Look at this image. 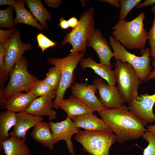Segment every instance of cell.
<instances>
[{
  "label": "cell",
  "instance_id": "1",
  "mask_svg": "<svg viewBox=\"0 0 155 155\" xmlns=\"http://www.w3.org/2000/svg\"><path fill=\"white\" fill-rule=\"evenodd\" d=\"M99 116L115 135L120 143L142 137L147 123L123 105L118 108L98 112Z\"/></svg>",
  "mask_w": 155,
  "mask_h": 155
},
{
  "label": "cell",
  "instance_id": "2",
  "mask_svg": "<svg viewBox=\"0 0 155 155\" xmlns=\"http://www.w3.org/2000/svg\"><path fill=\"white\" fill-rule=\"evenodd\" d=\"M145 18L142 12L131 21L119 20L112 28L113 36L123 45L130 49H144L148 34L144 28Z\"/></svg>",
  "mask_w": 155,
  "mask_h": 155
},
{
  "label": "cell",
  "instance_id": "3",
  "mask_svg": "<svg viewBox=\"0 0 155 155\" xmlns=\"http://www.w3.org/2000/svg\"><path fill=\"white\" fill-rule=\"evenodd\" d=\"M94 12V8L91 7L82 12L78 26L64 37L62 44L69 43L72 46L70 55H73L80 52L84 53L86 51V46L95 29Z\"/></svg>",
  "mask_w": 155,
  "mask_h": 155
},
{
  "label": "cell",
  "instance_id": "4",
  "mask_svg": "<svg viewBox=\"0 0 155 155\" xmlns=\"http://www.w3.org/2000/svg\"><path fill=\"white\" fill-rule=\"evenodd\" d=\"M84 53H79L73 55L69 54L63 58L48 59L49 63L59 69L61 75L60 83L53 102V108L58 109L59 108L64 99L65 92L68 88L71 86L74 80V71L78 63L83 59Z\"/></svg>",
  "mask_w": 155,
  "mask_h": 155
},
{
  "label": "cell",
  "instance_id": "5",
  "mask_svg": "<svg viewBox=\"0 0 155 155\" xmlns=\"http://www.w3.org/2000/svg\"><path fill=\"white\" fill-rule=\"evenodd\" d=\"M74 139L91 155H109L111 147L117 140L111 129L102 131H80Z\"/></svg>",
  "mask_w": 155,
  "mask_h": 155
},
{
  "label": "cell",
  "instance_id": "6",
  "mask_svg": "<svg viewBox=\"0 0 155 155\" xmlns=\"http://www.w3.org/2000/svg\"><path fill=\"white\" fill-rule=\"evenodd\" d=\"M109 40L113 51L115 59L131 65L135 70L141 82H145L152 69L150 63V49L147 48L141 49V56H137L128 52L113 36H109Z\"/></svg>",
  "mask_w": 155,
  "mask_h": 155
},
{
  "label": "cell",
  "instance_id": "7",
  "mask_svg": "<svg viewBox=\"0 0 155 155\" xmlns=\"http://www.w3.org/2000/svg\"><path fill=\"white\" fill-rule=\"evenodd\" d=\"M28 62L22 57L9 73L10 79L0 99L6 100L13 94L24 91L30 92L39 80L28 71Z\"/></svg>",
  "mask_w": 155,
  "mask_h": 155
},
{
  "label": "cell",
  "instance_id": "8",
  "mask_svg": "<svg viewBox=\"0 0 155 155\" xmlns=\"http://www.w3.org/2000/svg\"><path fill=\"white\" fill-rule=\"evenodd\" d=\"M114 71L118 88L125 102L129 103L138 95L139 85L142 83L133 67L127 63L116 60Z\"/></svg>",
  "mask_w": 155,
  "mask_h": 155
},
{
  "label": "cell",
  "instance_id": "9",
  "mask_svg": "<svg viewBox=\"0 0 155 155\" xmlns=\"http://www.w3.org/2000/svg\"><path fill=\"white\" fill-rule=\"evenodd\" d=\"M4 46L6 50L4 81L16 62L22 57L23 54L32 48L30 44L25 43L22 41L20 31L16 29Z\"/></svg>",
  "mask_w": 155,
  "mask_h": 155
},
{
  "label": "cell",
  "instance_id": "10",
  "mask_svg": "<svg viewBox=\"0 0 155 155\" xmlns=\"http://www.w3.org/2000/svg\"><path fill=\"white\" fill-rule=\"evenodd\" d=\"M155 103V94L149 95L147 93L134 97L128 103L129 111L146 122H155V115L153 108Z\"/></svg>",
  "mask_w": 155,
  "mask_h": 155
},
{
  "label": "cell",
  "instance_id": "11",
  "mask_svg": "<svg viewBox=\"0 0 155 155\" xmlns=\"http://www.w3.org/2000/svg\"><path fill=\"white\" fill-rule=\"evenodd\" d=\"M49 124L55 144L61 140L65 141L70 154L75 155L71 137L73 134L79 132L80 129L75 126L72 120L67 117L65 120L60 122H54L50 121Z\"/></svg>",
  "mask_w": 155,
  "mask_h": 155
},
{
  "label": "cell",
  "instance_id": "12",
  "mask_svg": "<svg viewBox=\"0 0 155 155\" xmlns=\"http://www.w3.org/2000/svg\"><path fill=\"white\" fill-rule=\"evenodd\" d=\"M99 94V100L106 109L115 108L123 104V99L117 87L107 84L101 78L94 80Z\"/></svg>",
  "mask_w": 155,
  "mask_h": 155
},
{
  "label": "cell",
  "instance_id": "13",
  "mask_svg": "<svg viewBox=\"0 0 155 155\" xmlns=\"http://www.w3.org/2000/svg\"><path fill=\"white\" fill-rule=\"evenodd\" d=\"M71 90L72 95L95 111L106 109L95 95L98 90L94 84L88 85L86 83L76 82L71 86Z\"/></svg>",
  "mask_w": 155,
  "mask_h": 155
},
{
  "label": "cell",
  "instance_id": "14",
  "mask_svg": "<svg viewBox=\"0 0 155 155\" xmlns=\"http://www.w3.org/2000/svg\"><path fill=\"white\" fill-rule=\"evenodd\" d=\"M88 46L92 48L96 53L100 63L112 69L113 66L111 60L114 57V53L109 44L103 36L99 29H95Z\"/></svg>",
  "mask_w": 155,
  "mask_h": 155
},
{
  "label": "cell",
  "instance_id": "15",
  "mask_svg": "<svg viewBox=\"0 0 155 155\" xmlns=\"http://www.w3.org/2000/svg\"><path fill=\"white\" fill-rule=\"evenodd\" d=\"M43 120L42 117L32 115L26 111L16 113V123L9 135L25 141L28 130Z\"/></svg>",
  "mask_w": 155,
  "mask_h": 155
},
{
  "label": "cell",
  "instance_id": "16",
  "mask_svg": "<svg viewBox=\"0 0 155 155\" xmlns=\"http://www.w3.org/2000/svg\"><path fill=\"white\" fill-rule=\"evenodd\" d=\"M52 98L40 96L36 98L26 111L27 113L40 117L47 116L51 121L57 118V113L54 110V102Z\"/></svg>",
  "mask_w": 155,
  "mask_h": 155
},
{
  "label": "cell",
  "instance_id": "17",
  "mask_svg": "<svg viewBox=\"0 0 155 155\" xmlns=\"http://www.w3.org/2000/svg\"><path fill=\"white\" fill-rule=\"evenodd\" d=\"M75 126L89 131H102L110 129L104 121L92 113L77 116L72 119Z\"/></svg>",
  "mask_w": 155,
  "mask_h": 155
},
{
  "label": "cell",
  "instance_id": "18",
  "mask_svg": "<svg viewBox=\"0 0 155 155\" xmlns=\"http://www.w3.org/2000/svg\"><path fill=\"white\" fill-rule=\"evenodd\" d=\"M36 98L30 92L17 93L5 100L4 108L15 113L26 111Z\"/></svg>",
  "mask_w": 155,
  "mask_h": 155
},
{
  "label": "cell",
  "instance_id": "19",
  "mask_svg": "<svg viewBox=\"0 0 155 155\" xmlns=\"http://www.w3.org/2000/svg\"><path fill=\"white\" fill-rule=\"evenodd\" d=\"M80 64L82 69L87 68L92 69L95 73L106 80L108 85H115L116 81L114 71L106 66L96 62L90 57L83 58Z\"/></svg>",
  "mask_w": 155,
  "mask_h": 155
},
{
  "label": "cell",
  "instance_id": "20",
  "mask_svg": "<svg viewBox=\"0 0 155 155\" xmlns=\"http://www.w3.org/2000/svg\"><path fill=\"white\" fill-rule=\"evenodd\" d=\"M59 108L72 119L77 116L95 111L73 95L70 96L68 99H64Z\"/></svg>",
  "mask_w": 155,
  "mask_h": 155
},
{
  "label": "cell",
  "instance_id": "21",
  "mask_svg": "<svg viewBox=\"0 0 155 155\" xmlns=\"http://www.w3.org/2000/svg\"><path fill=\"white\" fill-rule=\"evenodd\" d=\"M31 136L44 147L49 148L50 150H53L55 144L49 123L43 121L38 123L31 132Z\"/></svg>",
  "mask_w": 155,
  "mask_h": 155
},
{
  "label": "cell",
  "instance_id": "22",
  "mask_svg": "<svg viewBox=\"0 0 155 155\" xmlns=\"http://www.w3.org/2000/svg\"><path fill=\"white\" fill-rule=\"evenodd\" d=\"M24 140L11 136L0 142V149L6 155H30V151Z\"/></svg>",
  "mask_w": 155,
  "mask_h": 155
},
{
  "label": "cell",
  "instance_id": "23",
  "mask_svg": "<svg viewBox=\"0 0 155 155\" xmlns=\"http://www.w3.org/2000/svg\"><path fill=\"white\" fill-rule=\"evenodd\" d=\"M28 7L37 21H38L43 29H47L48 26L46 20L52 21L51 13L43 6L40 0H26Z\"/></svg>",
  "mask_w": 155,
  "mask_h": 155
},
{
  "label": "cell",
  "instance_id": "24",
  "mask_svg": "<svg viewBox=\"0 0 155 155\" xmlns=\"http://www.w3.org/2000/svg\"><path fill=\"white\" fill-rule=\"evenodd\" d=\"M26 0H17L13 8L16 14L14 19V23L24 24L36 28L40 30L43 29L34 18L32 13L25 7Z\"/></svg>",
  "mask_w": 155,
  "mask_h": 155
},
{
  "label": "cell",
  "instance_id": "25",
  "mask_svg": "<svg viewBox=\"0 0 155 155\" xmlns=\"http://www.w3.org/2000/svg\"><path fill=\"white\" fill-rule=\"evenodd\" d=\"M16 122V113L7 110L0 115V142L9 136V131L14 126Z\"/></svg>",
  "mask_w": 155,
  "mask_h": 155
},
{
  "label": "cell",
  "instance_id": "26",
  "mask_svg": "<svg viewBox=\"0 0 155 155\" xmlns=\"http://www.w3.org/2000/svg\"><path fill=\"white\" fill-rule=\"evenodd\" d=\"M36 98L40 96L55 98L56 91L46 83L43 80H38L30 92Z\"/></svg>",
  "mask_w": 155,
  "mask_h": 155
},
{
  "label": "cell",
  "instance_id": "27",
  "mask_svg": "<svg viewBox=\"0 0 155 155\" xmlns=\"http://www.w3.org/2000/svg\"><path fill=\"white\" fill-rule=\"evenodd\" d=\"M14 9L9 7L5 9L0 10V27L1 29L14 28L15 26L14 19L13 16Z\"/></svg>",
  "mask_w": 155,
  "mask_h": 155
},
{
  "label": "cell",
  "instance_id": "28",
  "mask_svg": "<svg viewBox=\"0 0 155 155\" xmlns=\"http://www.w3.org/2000/svg\"><path fill=\"white\" fill-rule=\"evenodd\" d=\"M43 80L53 89L57 91L60 83L61 75L59 69L54 66L50 68Z\"/></svg>",
  "mask_w": 155,
  "mask_h": 155
},
{
  "label": "cell",
  "instance_id": "29",
  "mask_svg": "<svg viewBox=\"0 0 155 155\" xmlns=\"http://www.w3.org/2000/svg\"><path fill=\"white\" fill-rule=\"evenodd\" d=\"M142 1L141 0H120V11L119 20H125L130 11Z\"/></svg>",
  "mask_w": 155,
  "mask_h": 155
},
{
  "label": "cell",
  "instance_id": "30",
  "mask_svg": "<svg viewBox=\"0 0 155 155\" xmlns=\"http://www.w3.org/2000/svg\"><path fill=\"white\" fill-rule=\"evenodd\" d=\"M142 137L148 142L144 150L143 155H155V133L147 130Z\"/></svg>",
  "mask_w": 155,
  "mask_h": 155
},
{
  "label": "cell",
  "instance_id": "31",
  "mask_svg": "<svg viewBox=\"0 0 155 155\" xmlns=\"http://www.w3.org/2000/svg\"><path fill=\"white\" fill-rule=\"evenodd\" d=\"M38 46L42 50V53L47 49L55 46L57 43L50 39L41 32L36 35Z\"/></svg>",
  "mask_w": 155,
  "mask_h": 155
},
{
  "label": "cell",
  "instance_id": "32",
  "mask_svg": "<svg viewBox=\"0 0 155 155\" xmlns=\"http://www.w3.org/2000/svg\"><path fill=\"white\" fill-rule=\"evenodd\" d=\"M148 43L151 48L150 56L155 59V14L153 20L152 25L148 32Z\"/></svg>",
  "mask_w": 155,
  "mask_h": 155
},
{
  "label": "cell",
  "instance_id": "33",
  "mask_svg": "<svg viewBox=\"0 0 155 155\" xmlns=\"http://www.w3.org/2000/svg\"><path fill=\"white\" fill-rule=\"evenodd\" d=\"M6 50L4 46L0 44V78L1 84L4 83L3 75L5 67Z\"/></svg>",
  "mask_w": 155,
  "mask_h": 155
},
{
  "label": "cell",
  "instance_id": "34",
  "mask_svg": "<svg viewBox=\"0 0 155 155\" xmlns=\"http://www.w3.org/2000/svg\"><path fill=\"white\" fill-rule=\"evenodd\" d=\"M15 28L6 30L0 29V44L4 45L15 31Z\"/></svg>",
  "mask_w": 155,
  "mask_h": 155
},
{
  "label": "cell",
  "instance_id": "35",
  "mask_svg": "<svg viewBox=\"0 0 155 155\" xmlns=\"http://www.w3.org/2000/svg\"><path fill=\"white\" fill-rule=\"evenodd\" d=\"M43 1L48 6L53 8L58 7L62 3L60 0H44Z\"/></svg>",
  "mask_w": 155,
  "mask_h": 155
},
{
  "label": "cell",
  "instance_id": "36",
  "mask_svg": "<svg viewBox=\"0 0 155 155\" xmlns=\"http://www.w3.org/2000/svg\"><path fill=\"white\" fill-rule=\"evenodd\" d=\"M68 22L69 26L73 29L76 28L79 23V20L75 16H73L70 18Z\"/></svg>",
  "mask_w": 155,
  "mask_h": 155
},
{
  "label": "cell",
  "instance_id": "37",
  "mask_svg": "<svg viewBox=\"0 0 155 155\" xmlns=\"http://www.w3.org/2000/svg\"><path fill=\"white\" fill-rule=\"evenodd\" d=\"M155 4V0H146L139 3L136 7V9H141L143 7Z\"/></svg>",
  "mask_w": 155,
  "mask_h": 155
},
{
  "label": "cell",
  "instance_id": "38",
  "mask_svg": "<svg viewBox=\"0 0 155 155\" xmlns=\"http://www.w3.org/2000/svg\"><path fill=\"white\" fill-rule=\"evenodd\" d=\"M59 26L62 29L67 30L69 28L68 20L65 19L62 17L59 19Z\"/></svg>",
  "mask_w": 155,
  "mask_h": 155
},
{
  "label": "cell",
  "instance_id": "39",
  "mask_svg": "<svg viewBox=\"0 0 155 155\" xmlns=\"http://www.w3.org/2000/svg\"><path fill=\"white\" fill-rule=\"evenodd\" d=\"M17 1L15 0H0V5H7L13 8L16 4Z\"/></svg>",
  "mask_w": 155,
  "mask_h": 155
},
{
  "label": "cell",
  "instance_id": "40",
  "mask_svg": "<svg viewBox=\"0 0 155 155\" xmlns=\"http://www.w3.org/2000/svg\"><path fill=\"white\" fill-rule=\"evenodd\" d=\"M152 62L154 69L150 72L145 82L151 79H155V59L152 58Z\"/></svg>",
  "mask_w": 155,
  "mask_h": 155
},
{
  "label": "cell",
  "instance_id": "41",
  "mask_svg": "<svg viewBox=\"0 0 155 155\" xmlns=\"http://www.w3.org/2000/svg\"><path fill=\"white\" fill-rule=\"evenodd\" d=\"M100 1L107 3L113 6L116 8H119L120 7L119 0H98Z\"/></svg>",
  "mask_w": 155,
  "mask_h": 155
},
{
  "label": "cell",
  "instance_id": "42",
  "mask_svg": "<svg viewBox=\"0 0 155 155\" xmlns=\"http://www.w3.org/2000/svg\"><path fill=\"white\" fill-rule=\"evenodd\" d=\"M147 130L155 133V125H151L147 126Z\"/></svg>",
  "mask_w": 155,
  "mask_h": 155
},
{
  "label": "cell",
  "instance_id": "43",
  "mask_svg": "<svg viewBox=\"0 0 155 155\" xmlns=\"http://www.w3.org/2000/svg\"><path fill=\"white\" fill-rule=\"evenodd\" d=\"M151 10L153 13L155 14V5L152 7Z\"/></svg>",
  "mask_w": 155,
  "mask_h": 155
}]
</instances>
